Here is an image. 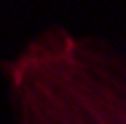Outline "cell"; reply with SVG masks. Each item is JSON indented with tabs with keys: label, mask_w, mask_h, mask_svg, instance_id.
<instances>
[{
	"label": "cell",
	"mask_w": 126,
	"mask_h": 124,
	"mask_svg": "<svg viewBox=\"0 0 126 124\" xmlns=\"http://www.w3.org/2000/svg\"><path fill=\"white\" fill-rule=\"evenodd\" d=\"M8 124H126V46L51 22L0 59Z\"/></svg>",
	"instance_id": "cell-1"
}]
</instances>
